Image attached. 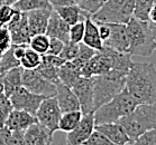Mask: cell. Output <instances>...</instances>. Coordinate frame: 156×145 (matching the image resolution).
I'll use <instances>...</instances> for the list:
<instances>
[{
  "label": "cell",
  "mask_w": 156,
  "mask_h": 145,
  "mask_svg": "<svg viewBox=\"0 0 156 145\" xmlns=\"http://www.w3.org/2000/svg\"><path fill=\"white\" fill-rule=\"evenodd\" d=\"M17 67H21L20 61L16 58L14 54V46H11L0 59V75H4L8 71Z\"/></svg>",
  "instance_id": "f1b7e54d"
},
{
  "label": "cell",
  "mask_w": 156,
  "mask_h": 145,
  "mask_svg": "<svg viewBox=\"0 0 156 145\" xmlns=\"http://www.w3.org/2000/svg\"><path fill=\"white\" fill-rule=\"evenodd\" d=\"M9 98H10L11 104L15 110H25L33 115H36L38 107L41 106L42 102L46 97L34 94V93L29 92L28 89H26L24 86H21Z\"/></svg>",
  "instance_id": "30bf717a"
},
{
  "label": "cell",
  "mask_w": 156,
  "mask_h": 145,
  "mask_svg": "<svg viewBox=\"0 0 156 145\" xmlns=\"http://www.w3.org/2000/svg\"><path fill=\"white\" fill-rule=\"evenodd\" d=\"M36 71H38L43 77H45L46 79L54 83V84H56L57 81H60V78H58V71H60V68L54 66L53 64H51L50 61H47L44 57H43L41 65L36 68Z\"/></svg>",
  "instance_id": "83f0119b"
},
{
  "label": "cell",
  "mask_w": 156,
  "mask_h": 145,
  "mask_svg": "<svg viewBox=\"0 0 156 145\" xmlns=\"http://www.w3.org/2000/svg\"><path fill=\"white\" fill-rule=\"evenodd\" d=\"M48 0H18L14 5V8L16 10H19L21 12H29L37 9H43V8H51ZM53 8V7H52Z\"/></svg>",
  "instance_id": "484cf974"
},
{
  "label": "cell",
  "mask_w": 156,
  "mask_h": 145,
  "mask_svg": "<svg viewBox=\"0 0 156 145\" xmlns=\"http://www.w3.org/2000/svg\"><path fill=\"white\" fill-rule=\"evenodd\" d=\"M119 123L134 141L145 132L156 128V103L138 104L135 110L122 117Z\"/></svg>",
  "instance_id": "8992f818"
},
{
  "label": "cell",
  "mask_w": 156,
  "mask_h": 145,
  "mask_svg": "<svg viewBox=\"0 0 156 145\" xmlns=\"http://www.w3.org/2000/svg\"><path fill=\"white\" fill-rule=\"evenodd\" d=\"M4 94V83H2V78L0 76V95Z\"/></svg>",
  "instance_id": "bcb514c9"
},
{
  "label": "cell",
  "mask_w": 156,
  "mask_h": 145,
  "mask_svg": "<svg viewBox=\"0 0 156 145\" xmlns=\"http://www.w3.org/2000/svg\"><path fill=\"white\" fill-rule=\"evenodd\" d=\"M7 145H26L24 132H11Z\"/></svg>",
  "instance_id": "60d3db41"
},
{
  "label": "cell",
  "mask_w": 156,
  "mask_h": 145,
  "mask_svg": "<svg viewBox=\"0 0 156 145\" xmlns=\"http://www.w3.org/2000/svg\"><path fill=\"white\" fill-rule=\"evenodd\" d=\"M94 130L102 133L105 136H107L110 141L117 145H129L133 142V140L129 137V135L119 122L96 125Z\"/></svg>",
  "instance_id": "ac0fdd59"
},
{
  "label": "cell",
  "mask_w": 156,
  "mask_h": 145,
  "mask_svg": "<svg viewBox=\"0 0 156 145\" xmlns=\"http://www.w3.org/2000/svg\"><path fill=\"white\" fill-rule=\"evenodd\" d=\"M54 10H56V12L60 15L61 18L70 26H73L80 21H84L89 17H91V15L81 9L75 4L61 7L58 9H54Z\"/></svg>",
  "instance_id": "7402d4cb"
},
{
  "label": "cell",
  "mask_w": 156,
  "mask_h": 145,
  "mask_svg": "<svg viewBox=\"0 0 156 145\" xmlns=\"http://www.w3.org/2000/svg\"><path fill=\"white\" fill-rule=\"evenodd\" d=\"M50 40L51 38L46 34H39V35L32 36L30 38V43L28 46L32 48L33 50L37 51L41 55H46L50 48Z\"/></svg>",
  "instance_id": "4dcf8cb0"
},
{
  "label": "cell",
  "mask_w": 156,
  "mask_h": 145,
  "mask_svg": "<svg viewBox=\"0 0 156 145\" xmlns=\"http://www.w3.org/2000/svg\"><path fill=\"white\" fill-rule=\"evenodd\" d=\"M82 117H83V113L81 110H71V112L62 113L58 122V131L64 133L73 131L81 122Z\"/></svg>",
  "instance_id": "d4e9b609"
},
{
  "label": "cell",
  "mask_w": 156,
  "mask_h": 145,
  "mask_svg": "<svg viewBox=\"0 0 156 145\" xmlns=\"http://www.w3.org/2000/svg\"><path fill=\"white\" fill-rule=\"evenodd\" d=\"M24 138L26 145H52L53 133L37 122L24 132Z\"/></svg>",
  "instance_id": "2e32d148"
},
{
  "label": "cell",
  "mask_w": 156,
  "mask_h": 145,
  "mask_svg": "<svg viewBox=\"0 0 156 145\" xmlns=\"http://www.w3.org/2000/svg\"><path fill=\"white\" fill-rule=\"evenodd\" d=\"M136 0H106L103 6L91 16L99 24H125L134 17Z\"/></svg>",
  "instance_id": "52a82bcc"
},
{
  "label": "cell",
  "mask_w": 156,
  "mask_h": 145,
  "mask_svg": "<svg viewBox=\"0 0 156 145\" xmlns=\"http://www.w3.org/2000/svg\"><path fill=\"white\" fill-rule=\"evenodd\" d=\"M125 89L138 104L156 103V67L152 63H134L126 77Z\"/></svg>",
  "instance_id": "6da1fadb"
},
{
  "label": "cell",
  "mask_w": 156,
  "mask_h": 145,
  "mask_svg": "<svg viewBox=\"0 0 156 145\" xmlns=\"http://www.w3.org/2000/svg\"><path fill=\"white\" fill-rule=\"evenodd\" d=\"M126 71H110L109 73L93 78V88H94V98H93V108L94 110L101 105L108 103L115 96L122 92L126 85Z\"/></svg>",
  "instance_id": "5b68a950"
},
{
  "label": "cell",
  "mask_w": 156,
  "mask_h": 145,
  "mask_svg": "<svg viewBox=\"0 0 156 145\" xmlns=\"http://www.w3.org/2000/svg\"><path fill=\"white\" fill-rule=\"evenodd\" d=\"M137 105L138 103L124 88L122 92L117 94L111 101L94 110L96 125L119 122L122 117L129 115Z\"/></svg>",
  "instance_id": "277c9868"
},
{
  "label": "cell",
  "mask_w": 156,
  "mask_h": 145,
  "mask_svg": "<svg viewBox=\"0 0 156 145\" xmlns=\"http://www.w3.org/2000/svg\"><path fill=\"white\" fill-rule=\"evenodd\" d=\"M129 37L128 53L137 56L147 57L156 49V36L154 35L149 21H143L133 17L127 24Z\"/></svg>",
  "instance_id": "3957f363"
},
{
  "label": "cell",
  "mask_w": 156,
  "mask_h": 145,
  "mask_svg": "<svg viewBox=\"0 0 156 145\" xmlns=\"http://www.w3.org/2000/svg\"><path fill=\"white\" fill-rule=\"evenodd\" d=\"M56 98L58 106H60L62 113L71 112V110H81L80 102L74 92L69 86L64 85L62 81H57L56 84Z\"/></svg>",
  "instance_id": "9a60e30c"
},
{
  "label": "cell",
  "mask_w": 156,
  "mask_h": 145,
  "mask_svg": "<svg viewBox=\"0 0 156 145\" xmlns=\"http://www.w3.org/2000/svg\"><path fill=\"white\" fill-rule=\"evenodd\" d=\"M43 56L37 51L33 50L30 47H27L23 58L20 59V66L24 69H36L42 63Z\"/></svg>",
  "instance_id": "4316f807"
},
{
  "label": "cell",
  "mask_w": 156,
  "mask_h": 145,
  "mask_svg": "<svg viewBox=\"0 0 156 145\" xmlns=\"http://www.w3.org/2000/svg\"><path fill=\"white\" fill-rule=\"evenodd\" d=\"M110 35L103 41V46L110 47L120 53H128L129 50V37L127 32V25L125 24H109ZM129 54V53H128Z\"/></svg>",
  "instance_id": "5bb4252c"
},
{
  "label": "cell",
  "mask_w": 156,
  "mask_h": 145,
  "mask_svg": "<svg viewBox=\"0 0 156 145\" xmlns=\"http://www.w3.org/2000/svg\"><path fill=\"white\" fill-rule=\"evenodd\" d=\"M85 31V20L80 21L70 27V41L75 44H81L84 37Z\"/></svg>",
  "instance_id": "e575fe53"
},
{
  "label": "cell",
  "mask_w": 156,
  "mask_h": 145,
  "mask_svg": "<svg viewBox=\"0 0 156 145\" xmlns=\"http://www.w3.org/2000/svg\"><path fill=\"white\" fill-rule=\"evenodd\" d=\"M23 71L24 68H12L4 75H0L4 83V93L8 97H10L18 88L23 86Z\"/></svg>",
  "instance_id": "603a6c76"
},
{
  "label": "cell",
  "mask_w": 156,
  "mask_h": 145,
  "mask_svg": "<svg viewBox=\"0 0 156 145\" xmlns=\"http://www.w3.org/2000/svg\"><path fill=\"white\" fill-rule=\"evenodd\" d=\"M17 1L18 0H0V7H2V6H12L14 7V5Z\"/></svg>",
  "instance_id": "f6af8a7d"
},
{
  "label": "cell",
  "mask_w": 156,
  "mask_h": 145,
  "mask_svg": "<svg viewBox=\"0 0 156 145\" xmlns=\"http://www.w3.org/2000/svg\"><path fill=\"white\" fill-rule=\"evenodd\" d=\"M23 86L29 92L44 97H55L56 95V85L43 77L36 69H24Z\"/></svg>",
  "instance_id": "ba28073f"
},
{
  "label": "cell",
  "mask_w": 156,
  "mask_h": 145,
  "mask_svg": "<svg viewBox=\"0 0 156 145\" xmlns=\"http://www.w3.org/2000/svg\"><path fill=\"white\" fill-rule=\"evenodd\" d=\"M16 9L12 6H2L0 7V27H7L14 17Z\"/></svg>",
  "instance_id": "f35d334b"
},
{
  "label": "cell",
  "mask_w": 156,
  "mask_h": 145,
  "mask_svg": "<svg viewBox=\"0 0 156 145\" xmlns=\"http://www.w3.org/2000/svg\"><path fill=\"white\" fill-rule=\"evenodd\" d=\"M70 27L71 26L64 21L56 10L53 9L47 25L46 35L51 38L60 39L64 44H66L70 41Z\"/></svg>",
  "instance_id": "ffe728a7"
},
{
  "label": "cell",
  "mask_w": 156,
  "mask_h": 145,
  "mask_svg": "<svg viewBox=\"0 0 156 145\" xmlns=\"http://www.w3.org/2000/svg\"><path fill=\"white\" fill-rule=\"evenodd\" d=\"M10 135H11L10 130H8L6 126L0 127V145H7Z\"/></svg>",
  "instance_id": "b9f144b4"
},
{
  "label": "cell",
  "mask_w": 156,
  "mask_h": 145,
  "mask_svg": "<svg viewBox=\"0 0 156 145\" xmlns=\"http://www.w3.org/2000/svg\"><path fill=\"white\" fill-rule=\"evenodd\" d=\"M53 8H43L27 12V21H28L29 32L32 36L46 34L47 25L50 20L51 14Z\"/></svg>",
  "instance_id": "e0dca14e"
},
{
  "label": "cell",
  "mask_w": 156,
  "mask_h": 145,
  "mask_svg": "<svg viewBox=\"0 0 156 145\" xmlns=\"http://www.w3.org/2000/svg\"><path fill=\"white\" fill-rule=\"evenodd\" d=\"M76 6L92 16L102 7L106 0H73Z\"/></svg>",
  "instance_id": "836d02e7"
},
{
  "label": "cell",
  "mask_w": 156,
  "mask_h": 145,
  "mask_svg": "<svg viewBox=\"0 0 156 145\" xmlns=\"http://www.w3.org/2000/svg\"><path fill=\"white\" fill-rule=\"evenodd\" d=\"M79 50H80V44H75V43H72V41H69V43L64 44L63 50H62V53L60 54V56L62 57L65 61H70V60H73L75 57L78 56Z\"/></svg>",
  "instance_id": "d590c367"
},
{
  "label": "cell",
  "mask_w": 156,
  "mask_h": 145,
  "mask_svg": "<svg viewBox=\"0 0 156 145\" xmlns=\"http://www.w3.org/2000/svg\"><path fill=\"white\" fill-rule=\"evenodd\" d=\"M48 2L53 7V9H58V8L65 7L69 5H74L73 0H48Z\"/></svg>",
  "instance_id": "7bdbcfd3"
},
{
  "label": "cell",
  "mask_w": 156,
  "mask_h": 145,
  "mask_svg": "<svg viewBox=\"0 0 156 145\" xmlns=\"http://www.w3.org/2000/svg\"><path fill=\"white\" fill-rule=\"evenodd\" d=\"M84 145H117L114 142H111L109 138L105 136L102 133L94 130L92 135L89 137V140L84 143Z\"/></svg>",
  "instance_id": "74e56055"
},
{
  "label": "cell",
  "mask_w": 156,
  "mask_h": 145,
  "mask_svg": "<svg viewBox=\"0 0 156 145\" xmlns=\"http://www.w3.org/2000/svg\"><path fill=\"white\" fill-rule=\"evenodd\" d=\"M62 110L55 97H46L38 107L36 112L37 122L47 127L52 133L58 131V122H60Z\"/></svg>",
  "instance_id": "9c48e42d"
},
{
  "label": "cell",
  "mask_w": 156,
  "mask_h": 145,
  "mask_svg": "<svg viewBox=\"0 0 156 145\" xmlns=\"http://www.w3.org/2000/svg\"><path fill=\"white\" fill-rule=\"evenodd\" d=\"M72 91L78 97L83 115L94 112L93 108V98H94V88H93V78L81 76L72 87Z\"/></svg>",
  "instance_id": "8fae6325"
},
{
  "label": "cell",
  "mask_w": 156,
  "mask_h": 145,
  "mask_svg": "<svg viewBox=\"0 0 156 145\" xmlns=\"http://www.w3.org/2000/svg\"><path fill=\"white\" fill-rule=\"evenodd\" d=\"M148 21L153 22V24H156V1H155V4L153 5V7H152V9H151V11H149Z\"/></svg>",
  "instance_id": "ee69618b"
},
{
  "label": "cell",
  "mask_w": 156,
  "mask_h": 145,
  "mask_svg": "<svg viewBox=\"0 0 156 145\" xmlns=\"http://www.w3.org/2000/svg\"><path fill=\"white\" fill-rule=\"evenodd\" d=\"M155 1L156 0H136L134 17L143 21H148L149 11Z\"/></svg>",
  "instance_id": "1f68e13d"
},
{
  "label": "cell",
  "mask_w": 156,
  "mask_h": 145,
  "mask_svg": "<svg viewBox=\"0 0 156 145\" xmlns=\"http://www.w3.org/2000/svg\"><path fill=\"white\" fill-rule=\"evenodd\" d=\"M96 127L94 112L85 114L73 131L66 133V145H84Z\"/></svg>",
  "instance_id": "4fadbf2b"
},
{
  "label": "cell",
  "mask_w": 156,
  "mask_h": 145,
  "mask_svg": "<svg viewBox=\"0 0 156 145\" xmlns=\"http://www.w3.org/2000/svg\"><path fill=\"white\" fill-rule=\"evenodd\" d=\"M82 43L97 51L103 48V41L100 37L98 24L91 17H89L85 20V31Z\"/></svg>",
  "instance_id": "44dd1931"
},
{
  "label": "cell",
  "mask_w": 156,
  "mask_h": 145,
  "mask_svg": "<svg viewBox=\"0 0 156 145\" xmlns=\"http://www.w3.org/2000/svg\"><path fill=\"white\" fill-rule=\"evenodd\" d=\"M129 145H156V128L145 132Z\"/></svg>",
  "instance_id": "8d00e7d4"
},
{
  "label": "cell",
  "mask_w": 156,
  "mask_h": 145,
  "mask_svg": "<svg viewBox=\"0 0 156 145\" xmlns=\"http://www.w3.org/2000/svg\"><path fill=\"white\" fill-rule=\"evenodd\" d=\"M134 61L131 55L128 53H120L110 47L103 46V48L97 51L94 56L89 60L82 68L81 75L84 77H94L109 73L110 71H130Z\"/></svg>",
  "instance_id": "7a4b0ae2"
},
{
  "label": "cell",
  "mask_w": 156,
  "mask_h": 145,
  "mask_svg": "<svg viewBox=\"0 0 156 145\" xmlns=\"http://www.w3.org/2000/svg\"><path fill=\"white\" fill-rule=\"evenodd\" d=\"M51 38V37H50ZM64 43L62 40L57 38H51L50 40V48H48V51H47V55H60L63 50Z\"/></svg>",
  "instance_id": "ab89813d"
},
{
  "label": "cell",
  "mask_w": 156,
  "mask_h": 145,
  "mask_svg": "<svg viewBox=\"0 0 156 145\" xmlns=\"http://www.w3.org/2000/svg\"><path fill=\"white\" fill-rule=\"evenodd\" d=\"M11 35V40L15 45H29L32 35L29 32L27 14L16 10L14 17L7 26Z\"/></svg>",
  "instance_id": "7c38bea8"
},
{
  "label": "cell",
  "mask_w": 156,
  "mask_h": 145,
  "mask_svg": "<svg viewBox=\"0 0 156 145\" xmlns=\"http://www.w3.org/2000/svg\"><path fill=\"white\" fill-rule=\"evenodd\" d=\"M81 71L78 69L71 61H65L60 67L58 71V78L64 85L69 86L70 88L73 87L75 81L81 77Z\"/></svg>",
  "instance_id": "cb8c5ba5"
},
{
  "label": "cell",
  "mask_w": 156,
  "mask_h": 145,
  "mask_svg": "<svg viewBox=\"0 0 156 145\" xmlns=\"http://www.w3.org/2000/svg\"><path fill=\"white\" fill-rule=\"evenodd\" d=\"M35 123H37V118L35 115L25 110L14 108L6 120L5 126L11 132H25L30 125Z\"/></svg>",
  "instance_id": "d6986e66"
},
{
  "label": "cell",
  "mask_w": 156,
  "mask_h": 145,
  "mask_svg": "<svg viewBox=\"0 0 156 145\" xmlns=\"http://www.w3.org/2000/svg\"><path fill=\"white\" fill-rule=\"evenodd\" d=\"M12 110H14V106L11 104L10 98L5 93L1 94L0 95V127L5 126L6 120Z\"/></svg>",
  "instance_id": "d6a6232c"
},
{
  "label": "cell",
  "mask_w": 156,
  "mask_h": 145,
  "mask_svg": "<svg viewBox=\"0 0 156 145\" xmlns=\"http://www.w3.org/2000/svg\"><path fill=\"white\" fill-rule=\"evenodd\" d=\"M96 54H97V50L92 49V48L88 47L87 45H84L83 43H81L80 44V50H79L78 56L75 57L73 60H70V61H71L72 64L74 65L78 69L82 71V68L84 67V65L87 64Z\"/></svg>",
  "instance_id": "f546056e"
}]
</instances>
